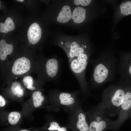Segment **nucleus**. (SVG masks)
<instances>
[{
	"mask_svg": "<svg viewBox=\"0 0 131 131\" xmlns=\"http://www.w3.org/2000/svg\"><path fill=\"white\" fill-rule=\"evenodd\" d=\"M80 47L79 45L76 42L74 41L71 44L70 48V49L74 50L77 48Z\"/></svg>",
	"mask_w": 131,
	"mask_h": 131,
	"instance_id": "20",
	"label": "nucleus"
},
{
	"mask_svg": "<svg viewBox=\"0 0 131 131\" xmlns=\"http://www.w3.org/2000/svg\"><path fill=\"white\" fill-rule=\"evenodd\" d=\"M115 121H111L110 125L118 126L122 124L127 119L131 118V90L126 88L123 101Z\"/></svg>",
	"mask_w": 131,
	"mask_h": 131,
	"instance_id": "5",
	"label": "nucleus"
},
{
	"mask_svg": "<svg viewBox=\"0 0 131 131\" xmlns=\"http://www.w3.org/2000/svg\"><path fill=\"white\" fill-rule=\"evenodd\" d=\"M129 72L130 74H131V65L129 67Z\"/></svg>",
	"mask_w": 131,
	"mask_h": 131,
	"instance_id": "22",
	"label": "nucleus"
},
{
	"mask_svg": "<svg viewBox=\"0 0 131 131\" xmlns=\"http://www.w3.org/2000/svg\"><path fill=\"white\" fill-rule=\"evenodd\" d=\"M88 58L82 57L77 59H73L71 62L70 66L72 71L76 73H80L84 70L87 64Z\"/></svg>",
	"mask_w": 131,
	"mask_h": 131,
	"instance_id": "9",
	"label": "nucleus"
},
{
	"mask_svg": "<svg viewBox=\"0 0 131 131\" xmlns=\"http://www.w3.org/2000/svg\"><path fill=\"white\" fill-rule=\"evenodd\" d=\"M20 79V81L25 88L30 91L37 90L40 86L38 82L30 75L25 76Z\"/></svg>",
	"mask_w": 131,
	"mask_h": 131,
	"instance_id": "10",
	"label": "nucleus"
},
{
	"mask_svg": "<svg viewBox=\"0 0 131 131\" xmlns=\"http://www.w3.org/2000/svg\"><path fill=\"white\" fill-rule=\"evenodd\" d=\"M60 104L64 105L69 106L73 104L74 102V99L70 94L62 92L59 96Z\"/></svg>",
	"mask_w": 131,
	"mask_h": 131,
	"instance_id": "14",
	"label": "nucleus"
},
{
	"mask_svg": "<svg viewBox=\"0 0 131 131\" xmlns=\"http://www.w3.org/2000/svg\"><path fill=\"white\" fill-rule=\"evenodd\" d=\"M16 0L20 2H22L24 1V0Z\"/></svg>",
	"mask_w": 131,
	"mask_h": 131,
	"instance_id": "23",
	"label": "nucleus"
},
{
	"mask_svg": "<svg viewBox=\"0 0 131 131\" xmlns=\"http://www.w3.org/2000/svg\"><path fill=\"white\" fill-rule=\"evenodd\" d=\"M50 126L48 128L49 131L57 130L58 131H66V129L64 127H60L58 124L55 122H51L50 124Z\"/></svg>",
	"mask_w": 131,
	"mask_h": 131,
	"instance_id": "17",
	"label": "nucleus"
},
{
	"mask_svg": "<svg viewBox=\"0 0 131 131\" xmlns=\"http://www.w3.org/2000/svg\"><path fill=\"white\" fill-rule=\"evenodd\" d=\"M86 10L80 7L76 8L74 10L72 18L76 23H80L83 21L86 17Z\"/></svg>",
	"mask_w": 131,
	"mask_h": 131,
	"instance_id": "12",
	"label": "nucleus"
},
{
	"mask_svg": "<svg viewBox=\"0 0 131 131\" xmlns=\"http://www.w3.org/2000/svg\"><path fill=\"white\" fill-rule=\"evenodd\" d=\"M69 51V52H73L74 54L75 57L73 60L81 54H83L84 52V49L80 47L77 48L74 50L70 49Z\"/></svg>",
	"mask_w": 131,
	"mask_h": 131,
	"instance_id": "18",
	"label": "nucleus"
},
{
	"mask_svg": "<svg viewBox=\"0 0 131 131\" xmlns=\"http://www.w3.org/2000/svg\"><path fill=\"white\" fill-rule=\"evenodd\" d=\"M126 89L120 86H113L109 87L104 91L101 102L105 107L107 115L111 117L118 115Z\"/></svg>",
	"mask_w": 131,
	"mask_h": 131,
	"instance_id": "2",
	"label": "nucleus"
},
{
	"mask_svg": "<svg viewBox=\"0 0 131 131\" xmlns=\"http://www.w3.org/2000/svg\"><path fill=\"white\" fill-rule=\"evenodd\" d=\"M90 0H74V4L76 5H81L83 6L89 5L91 2Z\"/></svg>",
	"mask_w": 131,
	"mask_h": 131,
	"instance_id": "19",
	"label": "nucleus"
},
{
	"mask_svg": "<svg viewBox=\"0 0 131 131\" xmlns=\"http://www.w3.org/2000/svg\"><path fill=\"white\" fill-rule=\"evenodd\" d=\"M20 131H29L28 130H20Z\"/></svg>",
	"mask_w": 131,
	"mask_h": 131,
	"instance_id": "24",
	"label": "nucleus"
},
{
	"mask_svg": "<svg viewBox=\"0 0 131 131\" xmlns=\"http://www.w3.org/2000/svg\"><path fill=\"white\" fill-rule=\"evenodd\" d=\"M72 16V13L70 7L68 5H65L59 13L57 20L59 23H65L69 21Z\"/></svg>",
	"mask_w": 131,
	"mask_h": 131,
	"instance_id": "11",
	"label": "nucleus"
},
{
	"mask_svg": "<svg viewBox=\"0 0 131 131\" xmlns=\"http://www.w3.org/2000/svg\"><path fill=\"white\" fill-rule=\"evenodd\" d=\"M87 113L89 119V131H103L110 125L111 120L107 118L105 107L102 102Z\"/></svg>",
	"mask_w": 131,
	"mask_h": 131,
	"instance_id": "4",
	"label": "nucleus"
},
{
	"mask_svg": "<svg viewBox=\"0 0 131 131\" xmlns=\"http://www.w3.org/2000/svg\"><path fill=\"white\" fill-rule=\"evenodd\" d=\"M40 57H36L34 73L37 75L36 80L40 84L45 80L53 78L58 71V63L55 58L45 60Z\"/></svg>",
	"mask_w": 131,
	"mask_h": 131,
	"instance_id": "3",
	"label": "nucleus"
},
{
	"mask_svg": "<svg viewBox=\"0 0 131 131\" xmlns=\"http://www.w3.org/2000/svg\"><path fill=\"white\" fill-rule=\"evenodd\" d=\"M74 120L78 131H89V119L87 113L80 110L76 114Z\"/></svg>",
	"mask_w": 131,
	"mask_h": 131,
	"instance_id": "7",
	"label": "nucleus"
},
{
	"mask_svg": "<svg viewBox=\"0 0 131 131\" xmlns=\"http://www.w3.org/2000/svg\"><path fill=\"white\" fill-rule=\"evenodd\" d=\"M121 13L123 15H128L131 14V2L126 1V3L122 2L120 6Z\"/></svg>",
	"mask_w": 131,
	"mask_h": 131,
	"instance_id": "16",
	"label": "nucleus"
},
{
	"mask_svg": "<svg viewBox=\"0 0 131 131\" xmlns=\"http://www.w3.org/2000/svg\"><path fill=\"white\" fill-rule=\"evenodd\" d=\"M6 85L8 86L5 89V91L10 95L20 98L25 95V88L20 81L15 80Z\"/></svg>",
	"mask_w": 131,
	"mask_h": 131,
	"instance_id": "6",
	"label": "nucleus"
},
{
	"mask_svg": "<svg viewBox=\"0 0 131 131\" xmlns=\"http://www.w3.org/2000/svg\"><path fill=\"white\" fill-rule=\"evenodd\" d=\"M32 97L33 105L36 107L41 106L44 99L42 92L39 90L33 91L32 94Z\"/></svg>",
	"mask_w": 131,
	"mask_h": 131,
	"instance_id": "13",
	"label": "nucleus"
},
{
	"mask_svg": "<svg viewBox=\"0 0 131 131\" xmlns=\"http://www.w3.org/2000/svg\"><path fill=\"white\" fill-rule=\"evenodd\" d=\"M6 101L4 97L1 95H0V106L2 107L5 105Z\"/></svg>",
	"mask_w": 131,
	"mask_h": 131,
	"instance_id": "21",
	"label": "nucleus"
},
{
	"mask_svg": "<svg viewBox=\"0 0 131 131\" xmlns=\"http://www.w3.org/2000/svg\"><path fill=\"white\" fill-rule=\"evenodd\" d=\"M36 56L31 53H22L15 55L0 68V82L6 85L10 82L34 73Z\"/></svg>",
	"mask_w": 131,
	"mask_h": 131,
	"instance_id": "1",
	"label": "nucleus"
},
{
	"mask_svg": "<svg viewBox=\"0 0 131 131\" xmlns=\"http://www.w3.org/2000/svg\"><path fill=\"white\" fill-rule=\"evenodd\" d=\"M21 117L20 113L18 112H11L9 114L8 121L9 123L12 125L17 124L18 122Z\"/></svg>",
	"mask_w": 131,
	"mask_h": 131,
	"instance_id": "15",
	"label": "nucleus"
},
{
	"mask_svg": "<svg viewBox=\"0 0 131 131\" xmlns=\"http://www.w3.org/2000/svg\"><path fill=\"white\" fill-rule=\"evenodd\" d=\"M108 73V70L104 65L101 64H99L94 69L93 75L94 80L97 83H101L105 80Z\"/></svg>",
	"mask_w": 131,
	"mask_h": 131,
	"instance_id": "8",
	"label": "nucleus"
}]
</instances>
